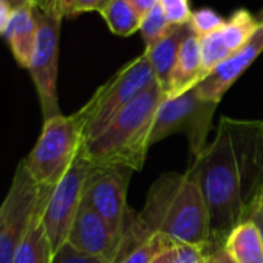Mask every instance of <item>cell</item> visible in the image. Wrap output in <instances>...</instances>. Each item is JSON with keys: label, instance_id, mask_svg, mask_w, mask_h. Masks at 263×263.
Listing matches in <instances>:
<instances>
[{"label": "cell", "instance_id": "obj_1", "mask_svg": "<svg viewBox=\"0 0 263 263\" xmlns=\"http://www.w3.org/2000/svg\"><path fill=\"white\" fill-rule=\"evenodd\" d=\"M203 194L211 243L223 246L263 186V138L260 121L223 116L211 144L189 169Z\"/></svg>", "mask_w": 263, "mask_h": 263}, {"label": "cell", "instance_id": "obj_2", "mask_svg": "<svg viewBox=\"0 0 263 263\" xmlns=\"http://www.w3.org/2000/svg\"><path fill=\"white\" fill-rule=\"evenodd\" d=\"M130 228L140 241L163 234L192 245L211 243L208 208L192 172L161 175L152 184L143 211L132 218Z\"/></svg>", "mask_w": 263, "mask_h": 263}, {"label": "cell", "instance_id": "obj_3", "mask_svg": "<svg viewBox=\"0 0 263 263\" xmlns=\"http://www.w3.org/2000/svg\"><path fill=\"white\" fill-rule=\"evenodd\" d=\"M166 98L158 82L132 101L101 135L82 144L84 155L96 167L141 171L151 149L157 110Z\"/></svg>", "mask_w": 263, "mask_h": 263}, {"label": "cell", "instance_id": "obj_4", "mask_svg": "<svg viewBox=\"0 0 263 263\" xmlns=\"http://www.w3.org/2000/svg\"><path fill=\"white\" fill-rule=\"evenodd\" d=\"M84 144V124L79 113L58 115L44 121L42 132L24 164L31 178L53 191L78 158Z\"/></svg>", "mask_w": 263, "mask_h": 263}, {"label": "cell", "instance_id": "obj_5", "mask_svg": "<svg viewBox=\"0 0 263 263\" xmlns=\"http://www.w3.org/2000/svg\"><path fill=\"white\" fill-rule=\"evenodd\" d=\"M155 82L157 78L146 53L118 70L78 110L84 124V143L101 135L121 110Z\"/></svg>", "mask_w": 263, "mask_h": 263}, {"label": "cell", "instance_id": "obj_6", "mask_svg": "<svg viewBox=\"0 0 263 263\" xmlns=\"http://www.w3.org/2000/svg\"><path fill=\"white\" fill-rule=\"evenodd\" d=\"M217 105L200 98L195 88L177 98H164L157 110L151 146L172 134H184L189 141V151L197 158L208 147V137Z\"/></svg>", "mask_w": 263, "mask_h": 263}, {"label": "cell", "instance_id": "obj_7", "mask_svg": "<svg viewBox=\"0 0 263 263\" xmlns=\"http://www.w3.org/2000/svg\"><path fill=\"white\" fill-rule=\"evenodd\" d=\"M51 191L42 189L19 163L8 194L0 204V263H11L34 215L45 208Z\"/></svg>", "mask_w": 263, "mask_h": 263}, {"label": "cell", "instance_id": "obj_8", "mask_svg": "<svg viewBox=\"0 0 263 263\" xmlns=\"http://www.w3.org/2000/svg\"><path fill=\"white\" fill-rule=\"evenodd\" d=\"M91 169L93 164L84 155L81 147L73 166L56 184L47 200L41 220L54 254L67 243L68 232L81 208L85 183Z\"/></svg>", "mask_w": 263, "mask_h": 263}, {"label": "cell", "instance_id": "obj_9", "mask_svg": "<svg viewBox=\"0 0 263 263\" xmlns=\"http://www.w3.org/2000/svg\"><path fill=\"white\" fill-rule=\"evenodd\" d=\"M62 21L64 19L58 14L41 11L37 8V42L28 71L39 96L44 121L62 115L58 98L59 41Z\"/></svg>", "mask_w": 263, "mask_h": 263}, {"label": "cell", "instance_id": "obj_10", "mask_svg": "<svg viewBox=\"0 0 263 263\" xmlns=\"http://www.w3.org/2000/svg\"><path fill=\"white\" fill-rule=\"evenodd\" d=\"M132 172L125 167L93 166L84 189L82 200L108 223L119 240L134 215L127 208V186Z\"/></svg>", "mask_w": 263, "mask_h": 263}, {"label": "cell", "instance_id": "obj_11", "mask_svg": "<svg viewBox=\"0 0 263 263\" xmlns=\"http://www.w3.org/2000/svg\"><path fill=\"white\" fill-rule=\"evenodd\" d=\"M260 22L248 10H237L220 30L200 39L204 78L221 62L240 51L255 34Z\"/></svg>", "mask_w": 263, "mask_h": 263}, {"label": "cell", "instance_id": "obj_12", "mask_svg": "<svg viewBox=\"0 0 263 263\" xmlns=\"http://www.w3.org/2000/svg\"><path fill=\"white\" fill-rule=\"evenodd\" d=\"M119 243V237L111 231L108 223L82 200L68 232L67 245L84 255L101 258L105 263H113Z\"/></svg>", "mask_w": 263, "mask_h": 263}, {"label": "cell", "instance_id": "obj_13", "mask_svg": "<svg viewBox=\"0 0 263 263\" xmlns=\"http://www.w3.org/2000/svg\"><path fill=\"white\" fill-rule=\"evenodd\" d=\"M261 51H263V24H260L255 34L240 51H237L234 56H231L218 67H215L194 88L204 101L218 104L223 95L246 71V68H249V65L258 58Z\"/></svg>", "mask_w": 263, "mask_h": 263}, {"label": "cell", "instance_id": "obj_14", "mask_svg": "<svg viewBox=\"0 0 263 263\" xmlns=\"http://www.w3.org/2000/svg\"><path fill=\"white\" fill-rule=\"evenodd\" d=\"M37 8L33 4L14 10L4 37L11 48L17 65L22 68L28 70L30 67L37 42Z\"/></svg>", "mask_w": 263, "mask_h": 263}, {"label": "cell", "instance_id": "obj_15", "mask_svg": "<svg viewBox=\"0 0 263 263\" xmlns=\"http://www.w3.org/2000/svg\"><path fill=\"white\" fill-rule=\"evenodd\" d=\"M203 79H204V74H203L200 39L194 33H191L184 39L180 48V53L172 68L164 95L166 98H177L189 91L191 88H194Z\"/></svg>", "mask_w": 263, "mask_h": 263}, {"label": "cell", "instance_id": "obj_16", "mask_svg": "<svg viewBox=\"0 0 263 263\" xmlns=\"http://www.w3.org/2000/svg\"><path fill=\"white\" fill-rule=\"evenodd\" d=\"M191 27L189 24L184 25H174L172 30L160 41L157 42L152 48L144 50L147 54V59L152 65V70L155 73L157 82L166 91L167 82L172 73V68L177 62L180 48L184 42V39L191 34Z\"/></svg>", "mask_w": 263, "mask_h": 263}, {"label": "cell", "instance_id": "obj_17", "mask_svg": "<svg viewBox=\"0 0 263 263\" xmlns=\"http://www.w3.org/2000/svg\"><path fill=\"white\" fill-rule=\"evenodd\" d=\"M223 248L235 263H263V240L251 220L238 223L226 237Z\"/></svg>", "mask_w": 263, "mask_h": 263}, {"label": "cell", "instance_id": "obj_18", "mask_svg": "<svg viewBox=\"0 0 263 263\" xmlns=\"http://www.w3.org/2000/svg\"><path fill=\"white\" fill-rule=\"evenodd\" d=\"M42 211L44 209L34 215L21 246L13 255L11 263H53L54 251L42 226Z\"/></svg>", "mask_w": 263, "mask_h": 263}, {"label": "cell", "instance_id": "obj_19", "mask_svg": "<svg viewBox=\"0 0 263 263\" xmlns=\"http://www.w3.org/2000/svg\"><path fill=\"white\" fill-rule=\"evenodd\" d=\"M99 14L105 21L108 30L116 36L128 37L140 31L141 16L132 8L127 0H110Z\"/></svg>", "mask_w": 263, "mask_h": 263}, {"label": "cell", "instance_id": "obj_20", "mask_svg": "<svg viewBox=\"0 0 263 263\" xmlns=\"http://www.w3.org/2000/svg\"><path fill=\"white\" fill-rule=\"evenodd\" d=\"M212 243L192 245L184 241H175L172 246L161 251L152 263H206Z\"/></svg>", "mask_w": 263, "mask_h": 263}, {"label": "cell", "instance_id": "obj_21", "mask_svg": "<svg viewBox=\"0 0 263 263\" xmlns=\"http://www.w3.org/2000/svg\"><path fill=\"white\" fill-rule=\"evenodd\" d=\"M172 27L174 24H171V21L167 19L161 5H157L151 13H147L141 19L140 27V33L144 41L146 50L152 48L157 42H160L172 30Z\"/></svg>", "mask_w": 263, "mask_h": 263}, {"label": "cell", "instance_id": "obj_22", "mask_svg": "<svg viewBox=\"0 0 263 263\" xmlns=\"http://www.w3.org/2000/svg\"><path fill=\"white\" fill-rule=\"evenodd\" d=\"M177 240H172L171 237H166L163 234H154L147 241H144L141 246L128 252L122 260L118 263H152V260L166 248L172 246Z\"/></svg>", "mask_w": 263, "mask_h": 263}, {"label": "cell", "instance_id": "obj_23", "mask_svg": "<svg viewBox=\"0 0 263 263\" xmlns=\"http://www.w3.org/2000/svg\"><path fill=\"white\" fill-rule=\"evenodd\" d=\"M224 22H226V19L221 17L214 10L203 8V10L192 11V16H191V19H189L187 24L191 27V31L197 37H204V36L212 34L217 30H220Z\"/></svg>", "mask_w": 263, "mask_h": 263}, {"label": "cell", "instance_id": "obj_24", "mask_svg": "<svg viewBox=\"0 0 263 263\" xmlns=\"http://www.w3.org/2000/svg\"><path fill=\"white\" fill-rule=\"evenodd\" d=\"M160 5L174 25H184L192 16L191 0H160Z\"/></svg>", "mask_w": 263, "mask_h": 263}, {"label": "cell", "instance_id": "obj_25", "mask_svg": "<svg viewBox=\"0 0 263 263\" xmlns=\"http://www.w3.org/2000/svg\"><path fill=\"white\" fill-rule=\"evenodd\" d=\"M53 263H105V261L101 260V258H96V257L84 255V254L78 252L76 249H73L70 245L65 243V245L54 254Z\"/></svg>", "mask_w": 263, "mask_h": 263}, {"label": "cell", "instance_id": "obj_26", "mask_svg": "<svg viewBox=\"0 0 263 263\" xmlns=\"http://www.w3.org/2000/svg\"><path fill=\"white\" fill-rule=\"evenodd\" d=\"M110 0H76L74 8H73V17L82 13H91V11H98L101 13Z\"/></svg>", "mask_w": 263, "mask_h": 263}, {"label": "cell", "instance_id": "obj_27", "mask_svg": "<svg viewBox=\"0 0 263 263\" xmlns=\"http://www.w3.org/2000/svg\"><path fill=\"white\" fill-rule=\"evenodd\" d=\"M76 0H51L53 13L59 17H73V8H74Z\"/></svg>", "mask_w": 263, "mask_h": 263}, {"label": "cell", "instance_id": "obj_28", "mask_svg": "<svg viewBox=\"0 0 263 263\" xmlns=\"http://www.w3.org/2000/svg\"><path fill=\"white\" fill-rule=\"evenodd\" d=\"M206 263H235V261L231 258V255L228 254V251L223 246L212 245V248L208 254Z\"/></svg>", "mask_w": 263, "mask_h": 263}, {"label": "cell", "instance_id": "obj_29", "mask_svg": "<svg viewBox=\"0 0 263 263\" xmlns=\"http://www.w3.org/2000/svg\"><path fill=\"white\" fill-rule=\"evenodd\" d=\"M127 2L141 16V19L147 13H151L157 5H160V0H127Z\"/></svg>", "mask_w": 263, "mask_h": 263}, {"label": "cell", "instance_id": "obj_30", "mask_svg": "<svg viewBox=\"0 0 263 263\" xmlns=\"http://www.w3.org/2000/svg\"><path fill=\"white\" fill-rule=\"evenodd\" d=\"M252 218H261L263 220V186L258 191L254 203L251 204V208H249L245 220H252Z\"/></svg>", "mask_w": 263, "mask_h": 263}, {"label": "cell", "instance_id": "obj_31", "mask_svg": "<svg viewBox=\"0 0 263 263\" xmlns=\"http://www.w3.org/2000/svg\"><path fill=\"white\" fill-rule=\"evenodd\" d=\"M13 13H14V10L11 7H8L7 4H0V36L5 34Z\"/></svg>", "mask_w": 263, "mask_h": 263}, {"label": "cell", "instance_id": "obj_32", "mask_svg": "<svg viewBox=\"0 0 263 263\" xmlns=\"http://www.w3.org/2000/svg\"><path fill=\"white\" fill-rule=\"evenodd\" d=\"M31 4H33L34 7H37L41 11L53 13V5H51V0H31Z\"/></svg>", "mask_w": 263, "mask_h": 263}, {"label": "cell", "instance_id": "obj_33", "mask_svg": "<svg viewBox=\"0 0 263 263\" xmlns=\"http://www.w3.org/2000/svg\"><path fill=\"white\" fill-rule=\"evenodd\" d=\"M0 4H7L13 10H17V8H22V7L31 4V0H0Z\"/></svg>", "mask_w": 263, "mask_h": 263}, {"label": "cell", "instance_id": "obj_34", "mask_svg": "<svg viewBox=\"0 0 263 263\" xmlns=\"http://www.w3.org/2000/svg\"><path fill=\"white\" fill-rule=\"evenodd\" d=\"M251 221H254V223L257 224V228H258V231H260V234H261V240H263V220H261V218H252Z\"/></svg>", "mask_w": 263, "mask_h": 263}, {"label": "cell", "instance_id": "obj_35", "mask_svg": "<svg viewBox=\"0 0 263 263\" xmlns=\"http://www.w3.org/2000/svg\"><path fill=\"white\" fill-rule=\"evenodd\" d=\"M255 17H257V21H258L260 24H263V8H260V11L255 14Z\"/></svg>", "mask_w": 263, "mask_h": 263}, {"label": "cell", "instance_id": "obj_36", "mask_svg": "<svg viewBox=\"0 0 263 263\" xmlns=\"http://www.w3.org/2000/svg\"><path fill=\"white\" fill-rule=\"evenodd\" d=\"M260 127H261V138H263V121H260Z\"/></svg>", "mask_w": 263, "mask_h": 263}]
</instances>
